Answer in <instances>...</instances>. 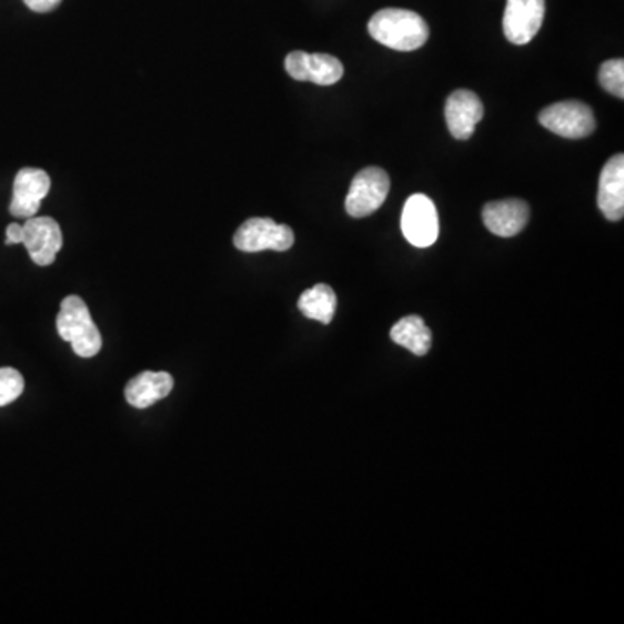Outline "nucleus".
Returning <instances> with one entry per match:
<instances>
[{
  "label": "nucleus",
  "mask_w": 624,
  "mask_h": 624,
  "mask_svg": "<svg viewBox=\"0 0 624 624\" xmlns=\"http://www.w3.org/2000/svg\"><path fill=\"white\" fill-rule=\"evenodd\" d=\"M368 32L395 51H416L429 40V24L407 9H382L368 23Z\"/></svg>",
  "instance_id": "f257e3e1"
},
{
  "label": "nucleus",
  "mask_w": 624,
  "mask_h": 624,
  "mask_svg": "<svg viewBox=\"0 0 624 624\" xmlns=\"http://www.w3.org/2000/svg\"><path fill=\"white\" fill-rule=\"evenodd\" d=\"M56 329L61 339L72 345L77 356L94 358L103 348V336L92 320L88 304L79 295H68L61 302Z\"/></svg>",
  "instance_id": "f03ea898"
},
{
  "label": "nucleus",
  "mask_w": 624,
  "mask_h": 624,
  "mask_svg": "<svg viewBox=\"0 0 624 624\" xmlns=\"http://www.w3.org/2000/svg\"><path fill=\"white\" fill-rule=\"evenodd\" d=\"M234 246L241 252L255 253L264 250L286 252L295 243V234L286 224H276L273 219L253 218L238 228Z\"/></svg>",
  "instance_id": "7ed1b4c3"
},
{
  "label": "nucleus",
  "mask_w": 624,
  "mask_h": 624,
  "mask_svg": "<svg viewBox=\"0 0 624 624\" xmlns=\"http://www.w3.org/2000/svg\"><path fill=\"white\" fill-rule=\"evenodd\" d=\"M391 190V179L379 167H366L352 179L351 190L345 198V210L351 218H368L384 205Z\"/></svg>",
  "instance_id": "20e7f679"
},
{
  "label": "nucleus",
  "mask_w": 624,
  "mask_h": 624,
  "mask_svg": "<svg viewBox=\"0 0 624 624\" xmlns=\"http://www.w3.org/2000/svg\"><path fill=\"white\" fill-rule=\"evenodd\" d=\"M401 230L411 245L427 249L439 238V215L434 202L425 194H413L404 203Z\"/></svg>",
  "instance_id": "39448f33"
},
{
  "label": "nucleus",
  "mask_w": 624,
  "mask_h": 624,
  "mask_svg": "<svg viewBox=\"0 0 624 624\" xmlns=\"http://www.w3.org/2000/svg\"><path fill=\"white\" fill-rule=\"evenodd\" d=\"M540 123L553 134L567 139L588 138L595 131V119L588 104L581 101H562L540 113Z\"/></svg>",
  "instance_id": "423d86ee"
},
{
  "label": "nucleus",
  "mask_w": 624,
  "mask_h": 624,
  "mask_svg": "<svg viewBox=\"0 0 624 624\" xmlns=\"http://www.w3.org/2000/svg\"><path fill=\"white\" fill-rule=\"evenodd\" d=\"M545 20V0H506L503 32L515 46H524L540 32Z\"/></svg>",
  "instance_id": "0eeeda50"
},
{
  "label": "nucleus",
  "mask_w": 624,
  "mask_h": 624,
  "mask_svg": "<svg viewBox=\"0 0 624 624\" xmlns=\"http://www.w3.org/2000/svg\"><path fill=\"white\" fill-rule=\"evenodd\" d=\"M51 190V178L46 170L21 169L12 184V200L9 212L18 219L36 218L40 203Z\"/></svg>",
  "instance_id": "6e6552de"
},
{
  "label": "nucleus",
  "mask_w": 624,
  "mask_h": 624,
  "mask_svg": "<svg viewBox=\"0 0 624 624\" xmlns=\"http://www.w3.org/2000/svg\"><path fill=\"white\" fill-rule=\"evenodd\" d=\"M24 249L37 265H51L63 249V233L54 219L30 218L23 224Z\"/></svg>",
  "instance_id": "1a4fd4ad"
},
{
  "label": "nucleus",
  "mask_w": 624,
  "mask_h": 624,
  "mask_svg": "<svg viewBox=\"0 0 624 624\" xmlns=\"http://www.w3.org/2000/svg\"><path fill=\"white\" fill-rule=\"evenodd\" d=\"M530 205L517 198L487 203L482 210L484 225L500 238H512L521 233L530 222Z\"/></svg>",
  "instance_id": "9d476101"
},
{
  "label": "nucleus",
  "mask_w": 624,
  "mask_h": 624,
  "mask_svg": "<svg viewBox=\"0 0 624 624\" xmlns=\"http://www.w3.org/2000/svg\"><path fill=\"white\" fill-rule=\"evenodd\" d=\"M444 113L451 135L459 141H466L472 138L475 127L484 117V108L475 92L460 89L447 98Z\"/></svg>",
  "instance_id": "9b49d317"
},
{
  "label": "nucleus",
  "mask_w": 624,
  "mask_h": 624,
  "mask_svg": "<svg viewBox=\"0 0 624 624\" xmlns=\"http://www.w3.org/2000/svg\"><path fill=\"white\" fill-rule=\"evenodd\" d=\"M598 209L608 221H621L624 215V157L614 154L605 163L598 181Z\"/></svg>",
  "instance_id": "f8f14e48"
},
{
  "label": "nucleus",
  "mask_w": 624,
  "mask_h": 624,
  "mask_svg": "<svg viewBox=\"0 0 624 624\" xmlns=\"http://www.w3.org/2000/svg\"><path fill=\"white\" fill-rule=\"evenodd\" d=\"M174 389V379L167 372H144L127 384L125 400L138 410H147L157 401L165 400Z\"/></svg>",
  "instance_id": "ddd939ff"
},
{
  "label": "nucleus",
  "mask_w": 624,
  "mask_h": 624,
  "mask_svg": "<svg viewBox=\"0 0 624 624\" xmlns=\"http://www.w3.org/2000/svg\"><path fill=\"white\" fill-rule=\"evenodd\" d=\"M391 339L415 356H425L432 348V333L420 316H406L392 326Z\"/></svg>",
  "instance_id": "4468645a"
},
{
  "label": "nucleus",
  "mask_w": 624,
  "mask_h": 624,
  "mask_svg": "<svg viewBox=\"0 0 624 624\" xmlns=\"http://www.w3.org/2000/svg\"><path fill=\"white\" fill-rule=\"evenodd\" d=\"M299 309L309 320L320 321L323 324L332 323L336 311V295L332 286L320 285L305 290L299 299Z\"/></svg>",
  "instance_id": "2eb2a0df"
},
{
  "label": "nucleus",
  "mask_w": 624,
  "mask_h": 624,
  "mask_svg": "<svg viewBox=\"0 0 624 624\" xmlns=\"http://www.w3.org/2000/svg\"><path fill=\"white\" fill-rule=\"evenodd\" d=\"M344 77V67L336 58L330 54H309L308 82L316 85H333Z\"/></svg>",
  "instance_id": "dca6fc26"
},
{
  "label": "nucleus",
  "mask_w": 624,
  "mask_h": 624,
  "mask_svg": "<svg viewBox=\"0 0 624 624\" xmlns=\"http://www.w3.org/2000/svg\"><path fill=\"white\" fill-rule=\"evenodd\" d=\"M23 391V375L14 368H0V407L14 403Z\"/></svg>",
  "instance_id": "f3484780"
},
{
  "label": "nucleus",
  "mask_w": 624,
  "mask_h": 624,
  "mask_svg": "<svg viewBox=\"0 0 624 624\" xmlns=\"http://www.w3.org/2000/svg\"><path fill=\"white\" fill-rule=\"evenodd\" d=\"M602 88L616 98H624V61L623 60H608L601 67L598 73Z\"/></svg>",
  "instance_id": "a211bd4d"
},
{
  "label": "nucleus",
  "mask_w": 624,
  "mask_h": 624,
  "mask_svg": "<svg viewBox=\"0 0 624 624\" xmlns=\"http://www.w3.org/2000/svg\"><path fill=\"white\" fill-rule=\"evenodd\" d=\"M308 52L295 51L286 56L285 68L292 79L308 82Z\"/></svg>",
  "instance_id": "6ab92c4d"
},
{
  "label": "nucleus",
  "mask_w": 624,
  "mask_h": 624,
  "mask_svg": "<svg viewBox=\"0 0 624 624\" xmlns=\"http://www.w3.org/2000/svg\"><path fill=\"white\" fill-rule=\"evenodd\" d=\"M28 9L36 12H49L61 4V0H23Z\"/></svg>",
  "instance_id": "aec40b11"
},
{
  "label": "nucleus",
  "mask_w": 624,
  "mask_h": 624,
  "mask_svg": "<svg viewBox=\"0 0 624 624\" xmlns=\"http://www.w3.org/2000/svg\"><path fill=\"white\" fill-rule=\"evenodd\" d=\"M23 241V225L9 224L6 230V245H18Z\"/></svg>",
  "instance_id": "412c9836"
}]
</instances>
